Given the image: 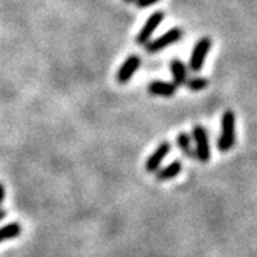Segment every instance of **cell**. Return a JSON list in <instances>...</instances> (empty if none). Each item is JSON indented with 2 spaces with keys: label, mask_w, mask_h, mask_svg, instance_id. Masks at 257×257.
Instances as JSON below:
<instances>
[{
  "label": "cell",
  "mask_w": 257,
  "mask_h": 257,
  "mask_svg": "<svg viewBox=\"0 0 257 257\" xmlns=\"http://www.w3.org/2000/svg\"><path fill=\"white\" fill-rule=\"evenodd\" d=\"M236 143V114L234 111L226 110L221 116L220 136L217 140V147L221 153L229 152Z\"/></svg>",
  "instance_id": "1"
},
{
  "label": "cell",
  "mask_w": 257,
  "mask_h": 257,
  "mask_svg": "<svg viewBox=\"0 0 257 257\" xmlns=\"http://www.w3.org/2000/svg\"><path fill=\"white\" fill-rule=\"evenodd\" d=\"M192 138L194 140V152H196V157L199 162L202 163H207L210 160L211 152H210V143H209V136L206 128L196 124L193 127Z\"/></svg>",
  "instance_id": "2"
},
{
  "label": "cell",
  "mask_w": 257,
  "mask_h": 257,
  "mask_svg": "<svg viewBox=\"0 0 257 257\" xmlns=\"http://www.w3.org/2000/svg\"><path fill=\"white\" fill-rule=\"evenodd\" d=\"M183 37V30L180 28H173L167 30L162 36H159L155 40H149L145 47H146L147 53H157L160 50H163L166 47L172 46L177 43L180 39Z\"/></svg>",
  "instance_id": "3"
},
{
  "label": "cell",
  "mask_w": 257,
  "mask_h": 257,
  "mask_svg": "<svg viewBox=\"0 0 257 257\" xmlns=\"http://www.w3.org/2000/svg\"><path fill=\"white\" fill-rule=\"evenodd\" d=\"M211 47V40L209 37H202L196 46L193 47L192 55H190V60H189V69L197 73L200 72L204 66V62H206V57H207V53L210 50Z\"/></svg>",
  "instance_id": "4"
},
{
  "label": "cell",
  "mask_w": 257,
  "mask_h": 257,
  "mask_svg": "<svg viewBox=\"0 0 257 257\" xmlns=\"http://www.w3.org/2000/svg\"><path fill=\"white\" fill-rule=\"evenodd\" d=\"M163 19H165V13H163L162 10H157V12L152 13V15L149 16V19L146 20V23L143 25V28L140 29L138 37H136V42H138L139 45H142V46L146 45L147 42L152 39L153 33L156 32V29L160 26V23L163 22Z\"/></svg>",
  "instance_id": "5"
},
{
  "label": "cell",
  "mask_w": 257,
  "mask_h": 257,
  "mask_svg": "<svg viewBox=\"0 0 257 257\" xmlns=\"http://www.w3.org/2000/svg\"><path fill=\"white\" fill-rule=\"evenodd\" d=\"M139 67H140V57L138 55L127 56V59L123 62L117 70V74H116L117 82L120 84H126L130 82V79L136 74Z\"/></svg>",
  "instance_id": "6"
},
{
  "label": "cell",
  "mask_w": 257,
  "mask_h": 257,
  "mask_svg": "<svg viewBox=\"0 0 257 257\" xmlns=\"http://www.w3.org/2000/svg\"><path fill=\"white\" fill-rule=\"evenodd\" d=\"M170 149H172V145L169 142H163L157 146L156 150L149 156V159L146 160V165H145L149 173H156L160 165H162V162L170 153Z\"/></svg>",
  "instance_id": "7"
},
{
  "label": "cell",
  "mask_w": 257,
  "mask_h": 257,
  "mask_svg": "<svg viewBox=\"0 0 257 257\" xmlns=\"http://www.w3.org/2000/svg\"><path fill=\"white\" fill-rule=\"evenodd\" d=\"M176 86L175 83L165 82V80H153L147 86V92L152 96H160V97H172L175 96Z\"/></svg>",
  "instance_id": "8"
},
{
  "label": "cell",
  "mask_w": 257,
  "mask_h": 257,
  "mask_svg": "<svg viewBox=\"0 0 257 257\" xmlns=\"http://www.w3.org/2000/svg\"><path fill=\"white\" fill-rule=\"evenodd\" d=\"M170 70H172V76H173V80H175L176 86H183L187 82V66L179 60V59H175L172 60L170 63Z\"/></svg>",
  "instance_id": "9"
},
{
  "label": "cell",
  "mask_w": 257,
  "mask_h": 257,
  "mask_svg": "<svg viewBox=\"0 0 257 257\" xmlns=\"http://www.w3.org/2000/svg\"><path fill=\"white\" fill-rule=\"evenodd\" d=\"M182 162L180 160H175V162H172L170 165H167L163 169H160V170H157L156 172V179L157 180H160V182H166V180H172V179H175L176 176L180 175V172H182Z\"/></svg>",
  "instance_id": "10"
},
{
  "label": "cell",
  "mask_w": 257,
  "mask_h": 257,
  "mask_svg": "<svg viewBox=\"0 0 257 257\" xmlns=\"http://www.w3.org/2000/svg\"><path fill=\"white\" fill-rule=\"evenodd\" d=\"M176 143H177L179 149L183 152L184 156L196 159V152H194V146L192 145V138L187 133H179L176 138Z\"/></svg>",
  "instance_id": "11"
},
{
  "label": "cell",
  "mask_w": 257,
  "mask_h": 257,
  "mask_svg": "<svg viewBox=\"0 0 257 257\" xmlns=\"http://www.w3.org/2000/svg\"><path fill=\"white\" fill-rule=\"evenodd\" d=\"M22 233V226L13 221V223H9L3 227H0V243L6 241V240L15 239V237H19Z\"/></svg>",
  "instance_id": "12"
},
{
  "label": "cell",
  "mask_w": 257,
  "mask_h": 257,
  "mask_svg": "<svg viewBox=\"0 0 257 257\" xmlns=\"http://www.w3.org/2000/svg\"><path fill=\"white\" fill-rule=\"evenodd\" d=\"M186 86L192 92H202L203 89H206L209 86V80L206 77H190V79H187Z\"/></svg>",
  "instance_id": "13"
},
{
  "label": "cell",
  "mask_w": 257,
  "mask_h": 257,
  "mask_svg": "<svg viewBox=\"0 0 257 257\" xmlns=\"http://www.w3.org/2000/svg\"><path fill=\"white\" fill-rule=\"evenodd\" d=\"M135 2H136L138 8H140V9H145V8H149V6L156 5V3H159L160 0H135Z\"/></svg>",
  "instance_id": "14"
},
{
  "label": "cell",
  "mask_w": 257,
  "mask_h": 257,
  "mask_svg": "<svg viewBox=\"0 0 257 257\" xmlns=\"http://www.w3.org/2000/svg\"><path fill=\"white\" fill-rule=\"evenodd\" d=\"M5 194H6V192H5V186L0 183V204L5 200Z\"/></svg>",
  "instance_id": "15"
},
{
  "label": "cell",
  "mask_w": 257,
  "mask_h": 257,
  "mask_svg": "<svg viewBox=\"0 0 257 257\" xmlns=\"http://www.w3.org/2000/svg\"><path fill=\"white\" fill-rule=\"evenodd\" d=\"M6 214H8V211L3 210V209H0V221L3 220L5 217H6Z\"/></svg>",
  "instance_id": "16"
},
{
  "label": "cell",
  "mask_w": 257,
  "mask_h": 257,
  "mask_svg": "<svg viewBox=\"0 0 257 257\" xmlns=\"http://www.w3.org/2000/svg\"><path fill=\"white\" fill-rule=\"evenodd\" d=\"M124 2H126V3H133L135 0H124Z\"/></svg>",
  "instance_id": "17"
}]
</instances>
